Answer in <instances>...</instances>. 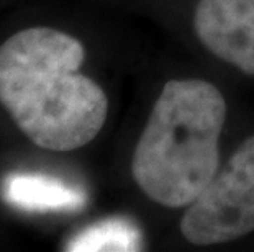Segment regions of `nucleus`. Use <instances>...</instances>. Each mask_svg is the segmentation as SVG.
Segmentation results:
<instances>
[{
	"mask_svg": "<svg viewBox=\"0 0 254 252\" xmlns=\"http://www.w3.org/2000/svg\"><path fill=\"white\" fill-rule=\"evenodd\" d=\"M84 61L82 43L48 26L21 30L0 46V105L36 146L74 151L104 128L109 99L79 72Z\"/></svg>",
	"mask_w": 254,
	"mask_h": 252,
	"instance_id": "nucleus-1",
	"label": "nucleus"
},
{
	"mask_svg": "<svg viewBox=\"0 0 254 252\" xmlns=\"http://www.w3.org/2000/svg\"><path fill=\"white\" fill-rule=\"evenodd\" d=\"M221 90L203 79H171L156 99L134 148L139 190L164 208H187L220 169L226 121Z\"/></svg>",
	"mask_w": 254,
	"mask_h": 252,
	"instance_id": "nucleus-2",
	"label": "nucleus"
},
{
	"mask_svg": "<svg viewBox=\"0 0 254 252\" xmlns=\"http://www.w3.org/2000/svg\"><path fill=\"white\" fill-rule=\"evenodd\" d=\"M179 228L195 246L225 244L254 233V135L186 208Z\"/></svg>",
	"mask_w": 254,
	"mask_h": 252,
	"instance_id": "nucleus-3",
	"label": "nucleus"
},
{
	"mask_svg": "<svg viewBox=\"0 0 254 252\" xmlns=\"http://www.w3.org/2000/svg\"><path fill=\"white\" fill-rule=\"evenodd\" d=\"M193 30L215 57L254 76V0H198Z\"/></svg>",
	"mask_w": 254,
	"mask_h": 252,
	"instance_id": "nucleus-4",
	"label": "nucleus"
},
{
	"mask_svg": "<svg viewBox=\"0 0 254 252\" xmlns=\"http://www.w3.org/2000/svg\"><path fill=\"white\" fill-rule=\"evenodd\" d=\"M2 198L26 211L74 210L84 203L82 192L41 174H12L2 184Z\"/></svg>",
	"mask_w": 254,
	"mask_h": 252,
	"instance_id": "nucleus-5",
	"label": "nucleus"
},
{
	"mask_svg": "<svg viewBox=\"0 0 254 252\" xmlns=\"http://www.w3.org/2000/svg\"><path fill=\"white\" fill-rule=\"evenodd\" d=\"M139 246V233L127 219H105L92 224L67 243L66 251H136Z\"/></svg>",
	"mask_w": 254,
	"mask_h": 252,
	"instance_id": "nucleus-6",
	"label": "nucleus"
}]
</instances>
